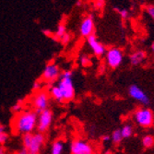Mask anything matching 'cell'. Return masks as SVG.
<instances>
[{"mask_svg": "<svg viewBox=\"0 0 154 154\" xmlns=\"http://www.w3.org/2000/svg\"><path fill=\"white\" fill-rule=\"evenodd\" d=\"M79 63L84 67L90 66L91 65V59L88 54H82L79 57Z\"/></svg>", "mask_w": 154, "mask_h": 154, "instance_id": "44dd1931", "label": "cell"}, {"mask_svg": "<svg viewBox=\"0 0 154 154\" xmlns=\"http://www.w3.org/2000/svg\"><path fill=\"white\" fill-rule=\"evenodd\" d=\"M116 11L118 12L119 16L123 19V20H127L129 17V12L127 8H115Z\"/></svg>", "mask_w": 154, "mask_h": 154, "instance_id": "7402d4cb", "label": "cell"}, {"mask_svg": "<svg viewBox=\"0 0 154 154\" xmlns=\"http://www.w3.org/2000/svg\"><path fill=\"white\" fill-rule=\"evenodd\" d=\"M70 152L71 154H92L93 148L86 140L78 138L73 140L70 144Z\"/></svg>", "mask_w": 154, "mask_h": 154, "instance_id": "ba28073f", "label": "cell"}, {"mask_svg": "<svg viewBox=\"0 0 154 154\" xmlns=\"http://www.w3.org/2000/svg\"><path fill=\"white\" fill-rule=\"evenodd\" d=\"M11 111L13 112V113H16V114H19V113H20V112H22V101L19 100L15 104L11 107Z\"/></svg>", "mask_w": 154, "mask_h": 154, "instance_id": "603a6c76", "label": "cell"}, {"mask_svg": "<svg viewBox=\"0 0 154 154\" xmlns=\"http://www.w3.org/2000/svg\"><path fill=\"white\" fill-rule=\"evenodd\" d=\"M94 30H95V25H94L93 16L89 15L84 18L79 25V34L82 37L88 38L89 36L93 34Z\"/></svg>", "mask_w": 154, "mask_h": 154, "instance_id": "30bf717a", "label": "cell"}, {"mask_svg": "<svg viewBox=\"0 0 154 154\" xmlns=\"http://www.w3.org/2000/svg\"><path fill=\"white\" fill-rule=\"evenodd\" d=\"M0 154H8L7 149L4 146H0Z\"/></svg>", "mask_w": 154, "mask_h": 154, "instance_id": "1f68e13d", "label": "cell"}, {"mask_svg": "<svg viewBox=\"0 0 154 154\" xmlns=\"http://www.w3.org/2000/svg\"><path fill=\"white\" fill-rule=\"evenodd\" d=\"M66 33V27L64 23H60L58 24L57 26V32H55V37H57V39H60Z\"/></svg>", "mask_w": 154, "mask_h": 154, "instance_id": "d6986e66", "label": "cell"}, {"mask_svg": "<svg viewBox=\"0 0 154 154\" xmlns=\"http://www.w3.org/2000/svg\"><path fill=\"white\" fill-rule=\"evenodd\" d=\"M17 154H30V152H29V150H28L27 149L21 148V149L17 152Z\"/></svg>", "mask_w": 154, "mask_h": 154, "instance_id": "f546056e", "label": "cell"}, {"mask_svg": "<svg viewBox=\"0 0 154 154\" xmlns=\"http://www.w3.org/2000/svg\"><path fill=\"white\" fill-rule=\"evenodd\" d=\"M141 143L144 148L151 149L154 147V137L151 135H145L141 139Z\"/></svg>", "mask_w": 154, "mask_h": 154, "instance_id": "e0dca14e", "label": "cell"}, {"mask_svg": "<svg viewBox=\"0 0 154 154\" xmlns=\"http://www.w3.org/2000/svg\"><path fill=\"white\" fill-rule=\"evenodd\" d=\"M81 4H82V0H78V1L76 2V6L77 7H80Z\"/></svg>", "mask_w": 154, "mask_h": 154, "instance_id": "d6a6232c", "label": "cell"}, {"mask_svg": "<svg viewBox=\"0 0 154 154\" xmlns=\"http://www.w3.org/2000/svg\"><path fill=\"white\" fill-rule=\"evenodd\" d=\"M70 40H71V36H70V34L69 33H66L62 38H61V43H62V45H66L69 42H70Z\"/></svg>", "mask_w": 154, "mask_h": 154, "instance_id": "484cf974", "label": "cell"}, {"mask_svg": "<svg viewBox=\"0 0 154 154\" xmlns=\"http://www.w3.org/2000/svg\"><path fill=\"white\" fill-rule=\"evenodd\" d=\"M146 12L148 15L154 20V6H148L146 8Z\"/></svg>", "mask_w": 154, "mask_h": 154, "instance_id": "4316f807", "label": "cell"}, {"mask_svg": "<svg viewBox=\"0 0 154 154\" xmlns=\"http://www.w3.org/2000/svg\"><path fill=\"white\" fill-rule=\"evenodd\" d=\"M49 95L53 98L54 101H57V103H63L64 101V96L59 89V87L55 84V85H52L49 89Z\"/></svg>", "mask_w": 154, "mask_h": 154, "instance_id": "5bb4252c", "label": "cell"}, {"mask_svg": "<svg viewBox=\"0 0 154 154\" xmlns=\"http://www.w3.org/2000/svg\"><path fill=\"white\" fill-rule=\"evenodd\" d=\"M7 130V127L4 125V124H0V134L2 133H5Z\"/></svg>", "mask_w": 154, "mask_h": 154, "instance_id": "4dcf8cb0", "label": "cell"}, {"mask_svg": "<svg viewBox=\"0 0 154 154\" xmlns=\"http://www.w3.org/2000/svg\"><path fill=\"white\" fill-rule=\"evenodd\" d=\"M128 94L133 100L138 102L143 105H148L150 103V100L147 93H145V91L139 86L136 85V84L130 85V87L128 88Z\"/></svg>", "mask_w": 154, "mask_h": 154, "instance_id": "9c48e42d", "label": "cell"}, {"mask_svg": "<svg viewBox=\"0 0 154 154\" xmlns=\"http://www.w3.org/2000/svg\"><path fill=\"white\" fill-rule=\"evenodd\" d=\"M145 59H146V53L142 50H137L129 55V62L132 66H135L141 65Z\"/></svg>", "mask_w": 154, "mask_h": 154, "instance_id": "4fadbf2b", "label": "cell"}, {"mask_svg": "<svg viewBox=\"0 0 154 154\" xmlns=\"http://www.w3.org/2000/svg\"><path fill=\"white\" fill-rule=\"evenodd\" d=\"M8 137H9V136L7 132L0 134V146H3L8 140Z\"/></svg>", "mask_w": 154, "mask_h": 154, "instance_id": "d4e9b609", "label": "cell"}, {"mask_svg": "<svg viewBox=\"0 0 154 154\" xmlns=\"http://www.w3.org/2000/svg\"><path fill=\"white\" fill-rule=\"evenodd\" d=\"M123 136L121 134V131L120 129H116L113 131V133H112L111 135V140L113 141V143L115 144H118L120 143L122 140H123Z\"/></svg>", "mask_w": 154, "mask_h": 154, "instance_id": "ac0fdd59", "label": "cell"}, {"mask_svg": "<svg viewBox=\"0 0 154 154\" xmlns=\"http://www.w3.org/2000/svg\"><path fill=\"white\" fill-rule=\"evenodd\" d=\"M32 134L22 135V145H23V148L29 149L31 142H32Z\"/></svg>", "mask_w": 154, "mask_h": 154, "instance_id": "ffe728a7", "label": "cell"}, {"mask_svg": "<svg viewBox=\"0 0 154 154\" xmlns=\"http://www.w3.org/2000/svg\"><path fill=\"white\" fill-rule=\"evenodd\" d=\"M106 64L111 68H117L124 60V53L118 47H112L105 53Z\"/></svg>", "mask_w": 154, "mask_h": 154, "instance_id": "5b68a950", "label": "cell"}, {"mask_svg": "<svg viewBox=\"0 0 154 154\" xmlns=\"http://www.w3.org/2000/svg\"><path fill=\"white\" fill-rule=\"evenodd\" d=\"M45 141V137L43 133H39V132L33 133L32 142L28 150H29L30 153H40V150L42 147H43Z\"/></svg>", "mask_w": 154, "mask_h": 154, "instance_id": "7c38bea8", "label": "cell"}, {"mask_svg": "<svg viewBox=\"0 0 154 154\" xmlns=\"http://www.w3.org/2000/svg\"><path fill=\"white\" fill-rule=\"evenodd\" d=\"M42 88H43V82L42 80H35L32 84V90L34 91H42Z\"/></svg>", "mask_w": 154, "mask_h": 154, "instance_id": "cb8c5ba5", "label": "cell"}, {"mask_svg": "<svg viewBox=\"0 0 154 154\" xmlns=\"http://www.w3.org/2000/svg\"><path fill=\"white\" fill-rule=\"evenodd\" d=\"M65 143L61 139H57L53 142L51 147V154H64Z\"/></svg>", "mask_w": 154, "mask_h": 154, "instance_id": "9a60e30c", "label": "cell"}, {"mask_svg": "<svg viewBox=\"0 0 154 154\" xmlns=\"http://www.w3.org/2000/svg\"><path fill=\"white\" fill-rule=\"evenodd\" d=\"M73 72L71 70H65L61 72L57 85L61 90L64 101L69 102L74 99L75 97V88L73 83Z\"/></svg>", "mask_w": 154, "mask_h": 154, "instance_id": "7a4b0ae2", "label": "cell"}, {"mask_svg": "<svg viewBox=\"0 0 154 154\" xmlns=\"http://www.w3.org/2000/svg\"><path fill=\"white\" fill-rule=\"evenodd\" d=\"M94 2H97V1H99V2H105V0H93Z\"/></svg>", "mask_w": 154, "mask_h": 154, "instance_id": "e575fe53", "label": "cell"}, {"mask_svg": "<svg viewBox=\"0 0 154 154\" xmlns=\"http://www.w3.org/2000/svg\"><path fill=\"white\" fill-rule=\"evenodd\" d=\"M120 131L123 136V138H129L133 135V127L129 124H125L122 127Z\"/></svg>", "mask_w": 154, "mask_h": 154, "instance_id": "2e32d148", "label": "cell"}, {"mask_svg": "<svg viewBox=\"0 0 154 154\" xmlns=\"http://www.w3.org/2000/svg\"><path fill=\"white\" fill-rule=\"evenodd\" d=\"M102 140H103V142H109L110 140H111V137L109 136V135H103L102 136Z\"/></svg>", "mask_w": 154, "mask_h": 154, "instance_id": "f1b7e54d", "label": "cell"}, {"mask_svg": "<svg viewBox=\"0 0 154 154\" xmlns=\"http://www.w3.org/2000/svg\"><path fill=\"white\" fill-rule=\"evenodd\" d=\"M103 6H104V2H99V1H97V2H94V4H93V7H94V8L95 9H102L103 8Z\"/></svg>", "mask_w": 154, "mask_h": 154, "instance_id": "83f0119b", "label": "cell"}, {"mask_svg": "<svg viewBox=\"0 0 154 154\" xmlns=\"http://www.w3.org/2000/svg\"><path fill=\"white\" fill-rule=\"evenodd\" d=\"M60 75H61L60 67L57 64L50 63L45 66L43 74H42V79L47 83H53L59 79Z\"/></svg>", "mask_w": 154, "mask_h": 154, "instance_id": "52a82bcc", "label": "cell"}, {"mask_svg": "<svg viewBox=\"0 0 154 154\" xmlns=\"http://www.w3.org/2000/svg\"><path fill=\"white\" fill-rule=\"evenodd\" d=\"M37 122L38 114L34 110L22 111L12 120V128L20 135L33 134V131L37 128Z\"/></svg>", "mask_w": 154, "mask_h": 154, "instance_id": "6da1fadb", "label": "cell"}, {"mask_svg": "<svg viewBox=\"0 0 154 154\" xmlns=\"http://www.w3.org/2000/svg\"><path fill=\"white\" fill-rule=\"evenodd\" d=\"M49 102H50V95L49 92H47L46 91H40L35 92L31 101L33 110L37 114L48 109Z\"/></svg>", "mask_w": 154, "mask_h": 154, "instance_id": "277c9868", "label": "cell"}, {"mask_svg": "<svg viewBox=\"0 0 154 154\" xmlns=\"http://www.w3.org/2000/svg\"><path fill=\"white\" fill-rule=\"evenodd\" d=\"M135 122L141 128H150L154 123L153 112L149 108H139L134 113Z\"/></svg>", "mask_w": 154, "mask_h": 154, "instance_id": "3957f363", "label": "cell"}, {"mask_svg": "<svg viewBox=\"0 0 154 154\" xmlns=\"http://www.w3.org/2000/svg\"><path fill=\"white\" fill-rule=\"evenodd\" d=\"M87 44L96 57H103V54H105V53L107 51L105 46L97 39V37L94 34H92L87 38Z\"/></svg>", "mask_w": 154, "mask_h": 154, "instance_id": "8fae6325", "label": "cell"}, {"mask_svg": "<svg viewBox=\"0 0 154 154\" xmlns=\"http://www.w3.org/2000/svg\"><path fill=\"white\" fill-rule=\"evenodd\" d=\"M30 154H40V153H30Z\"/></svg>", "mask_w": 154, "mask_h": 154, "instance_id": "d590c367", "label": "cell"}, {"mask_svg": "<svg viewBox=\"0 0 154 154\" xmlns=\"http://www.w3.org/2000/svg\"><path fill=\"white\" fill-rule=\"evenodd\" d=\"M54 115L50 109H46L38 114V122H37V131L39 133L46 132L53 123Z\"/></svg>", "mask_w": 154, "mask_h": 154, "instance_id": "8992f818", "label": "cell"}, {"mask_svg": "<svg viewBox=\"0 0 154 154\" xmlns=\"http://www.w3.org/2000/svg\"><path fill=\"white\" fill-rule=\"evenodd\" d=\"M151 51L154 53V42H153V43L151 44Z\"/></svg>", "mask_w": 154, "mask_h": 154, "instance_id": "836d02e7", "label": "cell"}]
</instances>
